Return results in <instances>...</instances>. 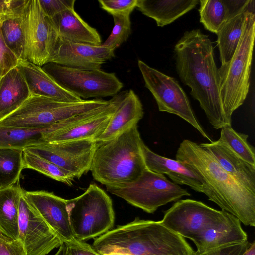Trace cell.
Masks as SVG:
<instances>
[{
  "label": "cell",
  "mask_w": 255,
  "mask_h": 255,
  "mask_svg": "<svg viewBox=\"0 0 255 255\" xmlns=\"http://www.w3.org/2000/svg\"><path fill=\"white\" fill-rule=\"evenodd\" d=\"M177 72L191 89L190 94L200 104L216 129L231 125L223 108L218 68L208 35L196 29L185 32L174 47Z\"/></svg>",
  "instance_id": "cell-1"
},
{
  "label": "cell",
  "mask_w": 255,
  "mask_h": 255,
  "mask_svg": "<svg viewBox=\"0 0 255 255\" xmlns=\"http://www.w3.org/2000/svg\"><path fill=\"white\" fill-rule=\"evenodd\" d=\"M175 157L202 177L205 181L202 193L209 200L245 225L255 226V193L225 171L199 144L187 139L183 140Z\"/></svg>",
  "instance_id": "cell-2"
},
{
  "label": "cell",
  "mask_w": 255,
  "mask_h": 255,
  "mask_svg": "<svg viewBox=\"0 0 255 255\" xmlns=\"http://www.w3.org/2000/svg\"><path fill=\"white\" fill-rule=\"evenodd\" d=\"M93 249L101 255L121 252L128 255H194L184 238L160 221L136 218L97 238Z\"/></svg>",
  "instance_id": "cell-3"
},
{
  "label": "cell",
  "mask_w": 255,
  "mask_h": 255,
  "mask_svg": "<svg viewBox=\"0 0 255 255\" xmlns=\"http://www.w3.org/2000/svg\"><path fill=\"white\" fill-rule=\"evenodd\" d=\"M142 142L136 125L96 146L90 170L93 178L106 187H122L136 181L146 168Z\"/></svg>",
  "instance_id": "cell-4"
},
{
  "label": "cell",
  "mask_w": 255,
  "mask_h": 255,
  "mask_svg": "<svg viewBox=\"0 0 255 255\" xmlns=\"http://www.w3.org/2000/svg\"><path fill=\"white\" fill-rule=\"evenodd\" d=\"M255 34V13L249 10L233 57L218 69L223 110L230 124L233 113L243 104L248 93Z\"/></svg>",
  "instance_id": "cell-5"
},
{
  "label": "cell",
  "mask_w": 255,
  "mask_h": 255,
  "mask_svg": "<svg viewBox=\"0 0 255 255\" xmlns=\"http://www.w3.org/2000/svg\"><path fill=\"white\" fill-rule=\"evenodd\" d=\"M67 205L73 235L78 241L100 236L113 227L112 200L95 183L90 184L81 195L67 200Z\"/></svg>",
  "instance_id": "cell-6"
},
{
  "label": "cell",
  "mask_w": 255,
  "mask_h": 255,
  "mask_svg": "<svg viewBox=\"0 0 255 255\" xmlns=\"http://www.w3.org/2000/svg\"><path fill=\"white\" fill-rule=\"evenodd\" d=\"M109 102L93 99L68 103L31 95L16 110L0 119V125L24 128L44 127L105 106Z\"/></svg>",
  "instance_id": "cell-7"
},
{
  "label": "cell",
  "mask_w": 255,
  "mask_h": 255,
  "mask_svg": "<svg viewBox=\"0 0 255 255\" xmlns=\"http://www.w3.org/2000/svg\"><path fill=\"white\" fill-rule=\"evenodd\" d=\"M128 91L119 92L105 106L48 126L43 135V142L62 143L83 139L94 140L105 130Z\"/></svg>",
  "instance_id": "cell-8"
},
{
  "label": "cell",
  "mask_w": 255,
  "mask_h": 255,
  "mask_svg": "<svg viewBox=\"0 0 255 255\" xmlns=\"http://www.w3.org/2000/svg\"><path fill=\"white\" fill-rule=\"evenodd\" d=\"M107 191L130 204L153 213L160 206L190 194L163 174L146 168L134 182L122 187L106 186Z\"/></svg>",
  "instance_id": "cell-9"
},
{
  "label": "cell",
  "mask_w": 255,
  "mask_h": 255,
  "mask_svg": "<svg viewBox=\"0 0 255 255\" xmlns=\"http://www.w3.org/2000/svg\"><path fill=\"white\" fill-rule=\"evenodd\" d=\"M64 89L83 100L113 97L123 87L115 73L86 70L48 63L42 67Z\"/></svg>",
  "instance_id": "cell-10"
},
{
  "label": "cell",
  "mask_w": 255,
  "mask_h": 255,
  "mask_svg": "<svg viewBox=\"0 0 255 255\" xmlns=\"http://www.w3.org/2000/svg\"><path fill=\"white\" fill-rule=\"evenodd\" d=\"M145 86L155 98L160 111L176 115L190 124L203 137L211 139L198 123L188 98L178 81L154 69L143 61H138Z\"/></svg>",
  "instance_id": "cell-11"
},
{
  "label": "cell",
  "mask_w": 255,
  "mask_h": 255,
  "mask_svg": "<svg viewBox=\"0 0 255 255\" xmlns=\"http://www.w3.org/2000/svg\"><path fill=\"white\" fill-rule=\"evenodd\" d=\"M227 212L213 209L201 201L180 200L164 213L161 221L169 229L192 240L225 218Z\"/></svg>",
  "instance_id": "cell-12"
},
{
  "label": "cell",
  "mask_w": 255,
  "mask_h": 255,
  "mask_svg": "<svg viewBox=\"0 0 255 255\" xmlns=\"http://www.w3.org/2000/svg\"><path fill=\"white\" fill-rule=\"evenodd\" d=\"M96 148L93 139H83L62 143L41 142L25 149L54 164L74 179L90 170Z\"/></svg>",
  "instance_id": "cell-13"
},
{
  "label": "cell",
  "mask_w": 255,
  "mask_h": 255,
  "mask_svg": "<svg viewBox=\"0 0 255 255\" xmlns=\"http://www.w3.org/2000/svg\"><path fill=\"white\" fill-rule=\"evenodd\" d=\"M26 60L39 66L48 63L59 37L38 0H28L23 12Z\"/></svg>",
  "instance_id": "cell-14"
},
{
  "label": "cell",
  "mask_w": 255,
  "mask_h": 255,
  "mask_svg": "<svg viewBox=\"0 0 255 255\" xmlns=\"http://www.w3.org/2000/svg\"><path fill=\"white\" fill-rule=\"evenodd\" d=\"M18 227L19 239L27 255H46L63 242L27 200L24 189L19 202Z\"/></svg>",
  "instance_id": "cell-15"
},
{
  "label": "cell",
  "mask_w": 255,
  "mask_h": 255,
  "mask_svg": "<svg viewBox=\"0 0 255 255\" xmlns=\"http://www.w3.org/2000/svg\"><path fill=\"white\" fill-rule=\"evenodd\" d=\"M114 51L101 45L94 46L59 39L48 63L82 70H100L103 64L115 56Z\"/></svg>",
  "instance_id": "cell-16"
},
{
  "label": "cell",
  "mask_w": 255,
  "mask_h": 255,
  "mask_svg": "<svg viewBox=\"0 0 255 255\" xmlns=\"http://www.w3.org/2000/svg\"><path fill=\"white\" fill-rule=\"evenodd\" d=\"M24 194L63 242L76 240L70 225L67 200L44 190H24Z\"/></svg>",
  "instance_id": "cell-17"
},
{
  "label": "cell",
  "mask_w": 255,
  "mask_h": 255,
  "mask_svg": "<svg viewBox=\"0 0 255 255\" xmlns=\"http://www.w3.org/2000/svg\"><path fill=\"white\" fill-rule=\"evenodd\" d=\"M141 150L146 168L157 173L167 175L178 185H185L197 192H203L205 181L193 168L178 160L154 153L143 141Z\"/></svg>",
  "instance_id": "cell-18"
},
{
  "label": "cell",
  "mask_w": 255,
  "mask_h": 255,
  "mask_svg": "<svg viewBox=\"0 0 255 255\" xmlns=\"http://www.w3.org/2000/svg\"><path fill=\"white\" fill-rule=\"evenodd\" d=\"M247 240V235L236 217L227 213L224 219L207 228L192 241L197 253H203Z\"/></svg>",
  "instance_id": "cell-19"
},
{
  "label": "cell",
  "mask_w": 255,
  "mask_h": 255,
  "mask_svg": "<svg viewBox=\"0 0 255 255\" xmlns=\"http://www.w3.org/2000/svg\"><path fill=\"white\" fill-rule=\"evenodd\" d=\"M142 104L133 90L130 89L114 113L103 132L94 140L96 146L109 142L137 125L143 118Z\"/></svg>",
  "instance_id": "cell-20"
},
{
  "label": "cell",
  "mask_w": 255,
  "mask_h": 255,
  "mask_svg": "<svg viewBox=\"0 0 255 255\" xmlns=\"http://www.w3.org/2000/svg\"><path fill=\"white\" fill-rule=\"evenodd\" d=\"M199 145L213 156L225 171L255 193V166L243 160L219 140Z\"/></svg>",
  "instance_id": "cell-21"
},
{
  "label": "cell",
  "mask_w": 255,
  "mask_h": 255,
  "mask_svg": "<svg viewBox=\"0 0 255 255\" xmlns=\"http://www.w3.org/2000/svg\"><path fill=\"white\" fill-rule=\"evenodd\" d=\"M18 65L23 71L31 95L68 103L83 100L64 89L41 66L27 60H20Z\"/></svg>",
  "instance_id": "cell-22"
},
{
  "label": "cell",
  "mask_w": 255,
  "mask_h": 255,
  "mask_svg": "<svg viewBox=\"0 0 255 255\" xmlns=\"http://www.w3.org/2000/svg\"><path fill=\"white\" fill-rule=\"evenodd\" d=\"M49 18L60 39L94 46L102 44L97 30L85 22L74 8L67 9Z\"/></svg>",
  "instance_id": "cell-23"
},
{
  "label": "cell",
  "mask_w": 255,
  "mask_h": 255,
  "mask_svg": "<svg viewBox=\"0 0 255 255\" xmlns=\"http://www.w3.org/2000/svg\"><path fill=\"white\" fill-rule=\"evenodd\" d=\"M254 0H199L200 22L205 28L217 34L221 26L231 18L250 9Z\"/></svg>",
  "instance_id": "cell-24"
},
{
  "label": "cell",
  "mask_w": 255,
  "mask_h": 255,
  "mask_svg": "<svg viewBox=\"0 0 255 255\" xmlns=\"http://www.w3.org/2000/svg\"><path fill=\"white\" fill-rule=\"evenodd\" d=\"M31 94L20 67L12 68L0 78V119L18 108Z\"/></svg>",
  "instance_id": "cell-25"
},
{
  "label": "cell",
  "mask_w": 255,
  "mask_h": 255,
  "mask_svg": "<svg viewBox=\"0 0 255 255\" xmlns=\"http://www.w3.org/2000/svg\"><path fill=\"white\" fill-rule=\"evenodd\" d=\"M199 3L198 0H137L136 8L163 27L176 20Z\"/></svg>",
  "instance_id": "cell-26"
},
{
  "label": "cell",
  "mask_w": 255,
  "mask_h": 255,
  "mask_svg": "<svg viewBox=\"0 0 255 255\" xmlns=\"http://www.w3.org/2000/svg\"><path fill=\"white\" fill-rule=\"evenodd\" d=\"M23 189L19 182L0 190V233L5 237L18 239V207Z\"/></svg>",
  "instance_id": "cell-27"
},
{
  "label": "cell",
  "mask_w": 255,
  "mask_h": 255,
  "mask_svg": "<svg viewBox=\"0 0 255 255\" xmlns=\"http://www.w3.org/2000/svg\"><path fill=\"white\" fill-rule=\"evenodd\" d=\"M243 11L225 22L217 35V46L221 65L228 64L233 57L240 41L247 12Z\"/></svg>",
  "instance_id": "cell-28"
},
{
  "label": "cell",
  "mask_w": 255,
  "mask_h": 255,
  "mask_svg": "<svg viewBox=\"0 0 255 255\" xmlns=\"http://www.w3.org/2000/svg\"><path fill=\"white\" fill-rule=\"evenodd\" d=\"M23 12L21 14L0 17V29L4 42L19 60H26Z\"/></svg>",
  "instance_id": "cell-29"
},
{
  "label": "cell",
  "mask_w": 255,
  "mask_h": 255,
  "mask_svg": "<svg viewBox=\"0 0 255 255\" xmlns=\"http://www.w3.org/2000/svg\"><path fill=\"white\" fill-rule=\"evenodd\" d=\"M47 126L24 128L0 125V148L24 149L43 142Z\"/></svg>",
  "instance_id": "cell-30"
},
{
  "label": "cell",
  "mask_w": 255,
  "mask_h": 255,
  "mask_svg": "<svg viewBox=\"0 0 255 255\" xmlns=\"http://www.w3.org/2000/svg\"><path fill=\"white\" fill-rule=\"evenodd\" d=\"M24 169L23 149L0 148V190L18 182Z\"/></svg>",
  "instance_id": "cell-31"
},
{
  "label": "cell",
  "mask_w": 255,
  "mask_h": 255,
  "mask_svg": "<svg viewBox=\"0 0 255 255\" xmlns=\"http://www.w3.org/2000/svg\"><path fill=\"white\" fill-rule=\"evenodd\" d=\"M219 140L223 142L238 156L248 163L255 166L254 148L248 143V135L236 132L231 125L221 128Z\"/></svg>",
  "instance_id": "cell-32"
},
{
  "label": "cell",
  "mask_w": 255,
  "mask_h": 255,
  "mask_svg": "<svg viewBox=\"0 0 255 255\" xmlns=\"http://www.w3.org/2000/svg\"><path fill=\"white\" fill-rule=\"evenodd\" d=\"M24 169H31L56 181L69 186L72 185L74 179L62 169L45 158L26 149H23Z\"/></svg>",
  "instance_id": "cell-33"
},
{
  "label": "cell",
  "mask_w": 255,
  "mask_h": 255,
  "mask_svg": "<svg viewBox=\"0 0 255 255\" xmlns=\"http://www.w3.org/2000/svg\"><path fill=\"white\" fill-rule=\"evenodd\" d=\"M114 24L112 31L101 45L115 50L126 42L131 32L130 14H118L112 16Z\"/></svg>",
  "instance_id": "cell-34"
},
{
  "label": "cell",
  "mask_w": 255,
  "mask_h": 255,
  "mask_svg": "<svg viewBox=\"0 0 255 255\" xmlns=\"http://www.w3.org/2000/svg\"><path fill=\"white\" fill-rule=\"evenodd\" d=\"M102 9L112 16L130 14L136 7L137 0H99Z\"/></svg>",
  "instance_id": "cell-35"
},
{
  "label": "cell",
  "mask_w": 255,
  "mask_h": 255,
  "mask_svg": "<svg viewBox=\"0 0 255 255\" xmlns=\"http://www.w3.org/2000/svg\"><path fill=\"white\" fill-rule=\"evenodd\" d=\"M44 14L51 18L67 9L74 8L75 0H38Z\"/></svg>",
  "instance_id": "cell-36"
},
{
  "label": "cell",
  "mask_w": 255,
  "mask_h": 255,
  "mask_svg": "<svg viewBox=\"0 0 255 255\" xmlns=\"http://www.w3.org/2000/svg\"><path fill=\"white\" fill-rule=\"evenodd\" d=\"M19 59L7 47L2 38L0 29V76L6 74L19 65Z\"/></svg>",
  "instance_id": "cell-37"
},
{
  "label": "cell",
  "mask_w": 255,
  "mask_h": 255,
  "mask_svg": "<svg viewBox=\"0 0 255 255\" xmlns=\"http://www.w3.org/2000/svg\"><path fill=\"white\" fill-rule=\"evenodd\" d=\"M0 255H27L20 239H12L0 233Z\"/></svg>",
  "instance_id": "cell-38"
},
{
  "label": "cell",
  "mask_w": 255,
  "mask_h": 255,
  "mask_svg": "<svg viewBox=\"0 0 255 255\" xmlns=\"http://www.w3.org/2000/svg\"><path fill=\"white\" fill-rule=\"evenodd\" d=\"M249 243L247 240L203 253H197L195 251L194 255H241L247 248Z\"/></svg>",
  "instance_id": "cell-39"
},
{
  "label": "cell",
  "mask_w": 255,
  "mask_h": 255,
  "mask_svg": "<svg viewBox=\"0 0 255 255\" xmlns=\"http://www.w3.org/2000/svg\"><path fill=\"white\" fill-rule=\"evenodd\" d=\"M28 0H0V16L22 13Z\"/></svg>",
  "instance_id": "cell-40"
},
{
  "label": "cell",
  "mask_w": 255,
  "mask_h": 255,
  "mask_svg": "<svg viewBox=\"0 0 255 255\" xmlns=\"http://www.w3.org/2000/svg\"><path fill=\"white\" fill-rule=\"evenodd\" d=\"M65 243L67 247V255H101L92 246L85 242L76 240Z\"/></svg>",
  "instance_id": "cell-41"
},
{
  "label": "cell",
  "mask_w": 255,
  "mask_h": 255,
  "mask_svg": "<svg viewBox=\"0 0 255 255\" xmlns=\"http://www.w3.org/2000/svg\"><path fill=\"white\" fill-rule=\"evenodd\" d=\"M241 255H255V242L249 243V244Z\"/></svg>",
  "instance_id": "cell-42"
},
{
  "label": "cell",
  "mask_w": 255,
  "mask_h": 255,
  "mask_svg": "<svg viewBox=\"0 0 255 255\" xmlns=\"http://www.w3.org/2000/svg\"><path fill=\"white\" fill-rule=\"evenodd\" d=\"M53 255H67V247L65 242H63L57 252Z\"/></svg>",
  "instance_id": "cell-43"
},
{
  "label": "cell",
  "mask_w": 255,
  "mask_h": 255,
  "mask_svg": "<svg viewBox=\"0 0 255 255\" xmlns=\"http://www.w3.org/2000/svg\"><path fill=\"white\" fill-rule=\"evenodd\" d=\"M103 255H128L127 254L121 252H111Z\"/></svg>",
  "instance_id": "cell-44"
},
{
  "label": "cell",
  "mask_w": 255,
  "mask_h": 255,
  "mask_svg": "<svg viewBox=\"0 0 255 255\" xmlns=\"http://www.w3.org/2000/svg\"></svg>",
  "instance_id": "cell-45"
},
{
  "label": "cell",
  "mask_w": 255,
  "mask_h": 255,
  "mask_svg": "<svg viewBox=\"0 0 255 255\" xmlns=\"http://www.w3.org/2000/svg\"></svg>",
  "instance_id": "cell-46"
}]
</instances>
